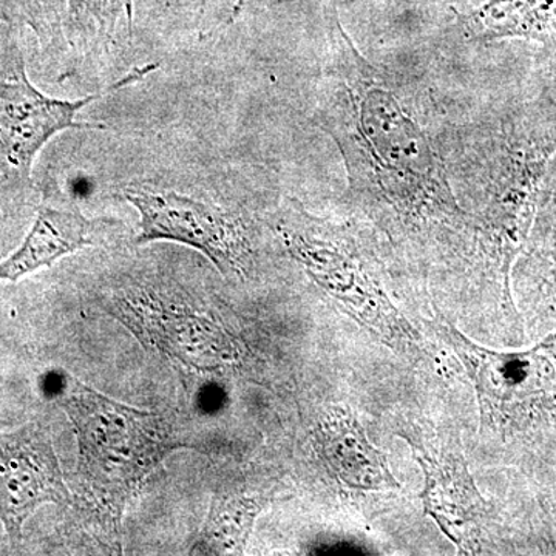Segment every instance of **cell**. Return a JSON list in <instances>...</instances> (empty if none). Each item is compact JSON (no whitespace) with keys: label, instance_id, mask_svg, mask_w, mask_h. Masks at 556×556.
<instances>
[{"label":"cell","instance_id":"6da1fadb","mask_svg":"<svg viewBox=\"0 0 556 556\" xmlns=\"http://www.w3.org/2000/svg\"><path fill=\"white\" fill-rule=\"evenodd\" d=\"M331 35L334 64L329 83L334 90L321 110V126L339 142L351 185L371 211L393 214L408 225L456 217L459 208L426 137L396 98L379 86L375 70L353 49L336 14Z\"/></svg>","mask_w":556,"mask_h":556},{"label":"cell","instance_id":"7a4b0ae2","mask_svg":"<svg viewBox=\"0 0 556 556\" xmlns=\"http://www.w3.org/2000/svg\"><path fill=\"white\" fill-rule=\"evenodd\" d=\"M463 358L477 383L490 453L536 493L556 495V331L522 351L486 350L444 318L426 321Z\"/></svg>","mask_w":556,"mask_h":556},{"label":"cell","instance_id":"3957f363","mask_svg":"<svg viewBox=\"0 0 556 556\" xmlns=\"http://www.w3.org/2000/svg\"><path fill=\"white\" fill-rule=\"evenodd\" d=\"M58 405L78 441L83 493L94 508L119 522L146 479L175 450L192 448L166 416L105 396L73 376H58Z\"/></svg>","mask_w":556,"mask_h":556},{"label":"cell","instance_id":"277c9868","mask_svg":"<svg viewBox=\"0 0 556 556\" xmlns=\"http://www.w3.org/2000/svg\"><path fill=\"white\" fill-rule=\"evenodd\" d=\"M274 230L295 262L387 346L412 361L430 358L426 339L393 305L382 278L345 229L314 217L295 200L278 211Z\"/></svg>","mask_w":556,"mask_h":556},{"label":"cell","instance_id":"5b68a950","mask_svg":"<svg viewBox=\"0 0 556 556\" xmlns=\"http://www.w3.org/2000/svg\"><path fill=\"white\" fill-rule=\"evenodd\" d=\"M396 434L408 442L426 477L420 493L426 514L456 547L466 554L511 552L510 522L479 493L455 431L426 419H402Z\"/></svg>","mask_w":556,"mask_h":556},{"label":"cell","instance_id":"8992f818","mask_svg":"<svg viewBox=\"0 0 556 556\" xmlns=\"http://www.w3.org/2000/svg\"><path fill=\"white\" fill-rule=\"evenodd\" d=\"M155 68H137L101 93L75 101L58 100L31 83L24 60L16 54L9 65L0 67V178L28 181L40 150L62 131L104 129L76 116L109 91L124 89Z\"/></svg>","mask_w":556,"mask_h":556},{"label":"cell","instance_id":"52a82bcc","mask_svg":"<svg viewBox=\"0 0 556 556\" xmlns=\"http://www.w3.org/2000/svg\"><path fill=\"white\" fill-rule=\"evenodd\" d=\"M123 199L137 208V244L172 241L206 255L226 277H244L252 249L247 230L229 212L174 190L129 186Z\"/></svg>","mask_w":556,"mask_h":556},{"label":"cell","instance_id":"ba28073f","mask_svg":"<svg viewBox=\"0 0 556 556\" xmlns=\"http://www.w3.org/2000/svg\"><path fill=\"white\" fill-rule=\"evenodd\" d=\"M110 311L139 340L182 367L211 372L240 358L239 343L218 321L159 292L121 295Z\"/></svg>","mask_w":556,"mask_h":556},{"label":"cell","instance_id":"9c48e42d","mask_svg":"<svg viewBox=\"0 0 556 556\" xmlns=\"http://www.w3.org/2000/svg\"><path fill=\"white\" fill-rule=\"evenodd\" d=\"M46 504H72L46 428L30 422L17 430L0 431V525L11 543H20L25 522Z\"/></svg>","mask_w":556,"mask_h":556},{"label":"cell","instance_id":"30bf717a","mask_svg":"<svg viewBox=\"0 0 556 556\" xmlns=\"http://www.w3.org/2000/svg\"><path fill=\"white\" fill-rule=\"evenodd\" d=\"M314 447L328 470L350 489L382 492L397 489L386 455L369 442L358 417L336 407L313 431Z\"/></svg>","mask_w":556,"mask_h":556},{"label":"cell","instance_id":"8fae6325","mask_svg":"<svg viewBox=\"0 0 556 556\" xmlns=\"http://www.w3.org/2000/svg\"><path fill=\"white\" fill-rule=\"evenodd\" d=\"M100 222L89 219L76 204H40L30 232L20 248L0 262V281H14L31 276L80 249L98 243Z\"/></svg>","mask_w":556,"mask_h":556},{"label":"cell","instance_id":"7c38bea8","mask_svg":"<svg viewBox=\"0 0 556 556\" xmlns=\"http://www.w3.org/2000/svg\"><path fill=\"white\" fill-rule=\"evenodd\" d=\"M522 302L533 327L556 324V179L538 208L522 270Z\"/></svg>","mask_w":556,"mask_h":556},{"label":"cell","instance_id":"4fadbf2b","mask_svg":"<svg viewBox=\"0 0 556 556\" xmlns=\"http://www.w3.org/2000/svg\"><path fill=\"white\" fill-rule=\"evenodd\" d=\"M471 39H529L556 46V0H489L464 21Z\"/></svg>","mask_w":556,"mask_h":556},{"label":"cell","instance_id":"5bb4252c","mask_svg":"<svg viewBox=\"0 0 556 556\" xmlns=\"http://www.w3.org/2000/svg\"><path fill=\"white\" fill-rule=\"evenodd\" d=\"M150 0H65V28L80 46L109 47L134 38L137 14Z\"/></svg>","mask_w":556,"mask_h":556},{"label":"cell","instance_id":"9a60e30c","mask_svg":"<svg viewBox=\"0 0 556 556\" xmlns=\"http://www.w3.org/2000/svg\"><path fill=\"white\" fill-rule=\"evenodd\" d=\"M268 497L251 493H218L212 497L206 522L193 551L199 554H241Z\"/></svg>","mask_w":556,"mask_h":556},{"label":"cell","instance_id":"2e32d148","mask_svg":"<svg viewBox=\"0 0 556 556\" xmlns=\"http://www.w3.org/2000/svg\"><path fill=\"white\" fill-rule=\"evenodd\" d=\"M514 552L556 554V495L536 493L514 525Z\"/></svg>","mask_w":556,"mask_h":556},{"label":"cell","instance_id":"e0dca14e","mask_svg":"<svg viewBox=\"0 0 556 556\" xmlns=\"http://www.w3.org/2000/svg\"><path fill=\"white\" fill-rule=\"evenodd\" d=\"M60 17L53 0H0V27H30L40 40L51 39Z\"/></svg>","mask_w":556,"mask_h":556}]
</instances>
